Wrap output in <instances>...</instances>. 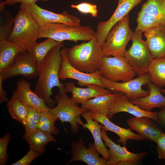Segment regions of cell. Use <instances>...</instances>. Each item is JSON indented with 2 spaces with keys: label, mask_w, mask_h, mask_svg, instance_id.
<instances>
[{
  "label": "cell",
  "mask_w": 165,
  "mask_h": 165,
  "mask_svg": "<svg viewBox=\"0 0 165 165\" xmlns=\"http://www.w3.org/2000/svg\"><path fill=\"white\" fill-rule=\"evenodd\" d=\"M106 130L102 128L101 136L106 147L108 148L107 165H117L120 162L127 160L139 161L147 154V152L134 153L128 151L125 146H121L112 141L108 136Z\"/></svg>",
  "instance_id": "15"
},
{
  "label": "cell",
  "mask_w": 165,
  "mask_h": 165,
  "mask_svg": "<svg viewBox=\"0 0 165 165\" xmlns=\"http://www.w3.org/2000/svg\"><path fill=\"white\" fill-rule=\"evenodd\" d=\"M38 0H42L45 2H47L49 0H4L0 2V9L1 11L4 10L5 6H12L17 3H20L25 2H36Z\"/></svg>",
  "instance_id": "38"
},
{
  "label": "cell",
  "mask_w": 165,
  "mask_h": 165,
  "mask_svg": "<svg viewBox=\"0 0 165 165\" xmlns=\"http://www.w3.org/2000/svg\"><path fill=\"white\" fill-rule=\"evenodd\" d=\"M20 5L30 13L40 27L55 23L80 25L81 20L79 18L65 11L56 13L40 7L35 2L22 3Z\"/></svg>",
  "instance_id": "11"
},
{
  "label": "cell",
  "mask_w": 165,
  "mask_h": 165,
  "mask_svg": "<svg viewBox=\"0 0 165 165\" xmlns=\"http://www.w3.org/2000/svg\"><path fill=\"white\" fill-rule=\"evenodd\" d=\"M101 79L105 88L112 92L123 93L130 101L146 96L149 94V90H145L142 88V86L147 85L151 82L148 72L121 82L109 81L101 76Z\"/></svg>",
  "instance_id": "10"
},
{
  "label": "cell",
  "mask_w": 165,
  "mask_h": 165,
  "mask_svg": "<svg viewBox=\"0 0 165 165\" xmlns=\"http://www.w3.org/2000/svg\"><path fill=\"white\" fill-rule=\"evenodd\" d=\"M71 147L72 156L68 164L81 161L88 165H107V160L100 157V154L96 149L94 143L89 144V148H87L83 140L80 138L78 141H72Z\"/></svg>",
  "instance_id": "16"
},
{
  "label": "cell",
  "mask_w": 165,
  "mask_h": 165,
  "mask_svg": "<svg viewBox=\"0 0 165 165\" xmlns=\"http://www.w3.org/2000/svg\"><path fill=\"white\" fill-rule=\"evenodd\" d=\"M156 144L158 158L165 160V133L162 132L155 142Z\"/></svg>",
  "instance_id": "37"
},
{
  "label": "cell",
  "mask_w": 165,
  "mask_h": 165,
  "mask_svg": "<svg viewBox=\"0 0 165 165\" xmlns=\"http://www.w3.org/2000/svg\"><path fill=\"white\" fill-rule=\"evenodd\" d=\"M155 122L146 116H134L127 120V123L131 130L135 131L145 139L154 142L163 132Z\"/></svg>",
  "instance_id": "17"
},
{
  "label": "cell",
  "mask_w": 165,
  "mask_h": 165,
  "mask_svg": "<svg viewBox=\"0 0 165 165\" xmlns=\"http://www.w3.org/2000/svg\"><path fill=\"white\" fill-rule=\"evenodd\" d=\"M61 53L62 60L59 75L60 79H75L78 81V85L82 86L94 84L105 87L101 82V76L98 71L91 73L80 71L73 67L69 62L66 55V47L61 49Z\"/></svg>",
  "instance_id": "13"
},
{
  "label": "cell",
  "mask_w": 165,
  "mask_h": 165,
  "mask_svg": "<svg viewBox=\"0 0 165 165\" xmlns=\"http://www.w3.org/2000/svg\"><path fill=\"white\" fill-rule=\"evenodd\" d=\"M86 88L77 87L73 82L64 84V90L66 93H70L72 97L79 104H84L88 100L96 97L110 94L112 92L104 87L91 84Z\"/></svg>",
  "instance_id": "20"
},
{
  "label": "cell",
  "mask_w": 165,
  "mask_h": 165,
  "mask_svg": "<svg viewBox=\"0 0 165 165\" xmlns=\"http://www.w3.org/2000/svg\"><path fill=\"white\" fill-rule=\"evenodd\" d=\"M135 31L142 33L157 25L165 26V0H147L138 14Z\"/></svg>",
  "instance_id": "9"
},
{
  "label": "cell",
  "mask_w": 165,
  "mask_h": 165,
  "mask_svg": "<svg viewBox=\"0 0 165 165\" xmlns=\"http://www.w3.org/2000/svg\"><path fill=\"white\" fill-rule=\"evenodd\" d=\"M121 112H127L137 117H148L161 125L157 112H148L142 110L129 101L123 93L113 101L107 116L110 119L114 114Z\"/></svg>",
  "instance_id": "18"
},
{
  "label": "cell",
  "mask_w": 165,
  "mask_h": 165,
  "mask_svg": "<svg viewBox=\"0 0 165 165\" xmlns=\"http://www.w3.org/2000/svg\"><path fill=\"white\" fill-rule=\"evenodd\" d=\"M63 43L52 49L39 68L38 79L35 92L45 101L46 105L53 107L56 101L51 98L52 90L55 87L64 88L59 77L62 58L61 53Z\"/></svg>",
  "instance_id": "1"
},
{
  "label": "cell",
  "mask_w": 165,
  "mask_h": 165,
  "mask_svg": "<svg viewBox=\"0 0 165 165\" xmlns=\"http://www.w3.org/2000/svg\"><path fill=\"white\" fill-rule=\"evenodd\" d=\"M58 119L50 110L42 112L37 129L52 134L57 135L59 133V130L55 123Z\"/></svg>",
  "instance_id": "31"
},
{
  "label": "cell",
  "mask_w": 165,
  "mask_h": 165,
  "mask_svg": "<svg viewBox=\"0 0 165 165\" xmlns=\"http://www.w3.org/2000/svg\"><path fill=\"white\" fill-rule=\"evenodd\" d=\"M148 72L153 84L160 89L165 87V57L153 59Z\"/></svg>",
  "instance_id": "28"
},
{
  "label": "cell",
  "mask_w": 165,
  "mask_h": 165,
  "mask_svg": "<svg viewBox=\"0 0 165 165\" xmlns=\"http://www.w3.org/2000/svg\"><path fill=\"white\" fill-rule=\"evenodd\" d=\"M144 32L146 42L153 58L165 57V26H154Z\"/></svg>",
  "instance_id": "21"
},
{
  "label": "cell",
  "mask_w": 165,
  "mask_h": 165,
  "mask_svg": "<svg viewBox=\"0 0 165 165\" xmlns=\"http://www.w3.org/2000/svg\"><path fill=\"white\" fill-rule=\"evenodd\" d=\"M41 154L30 149L22 158L11 165H29L36 158L41 155Z\"/></svg>",
  "instance_id": "36"
},
{
  "label": "cell",
  "mask_w": 165,
  "mask_h": 165,
  "mask_svg": "<svg viewBox=\"0 0 165 165\" xmlns=\"http://www.w3.org/2000/svg\"><path fill=\"white\" fill-rule=\"evenodd\" d=\"M7 106L12 118L21 123L24 126L28 114L26 105L13 95L7 101Z\"/></svg>",
  "instance_id": "30"
},
{
  "label": "cell",
  "mask_w": 165,
  "mask_h": 165,
  "mask_svg": "<svg viewBox=\"0 0 165 165\" xmlns=\"http://www.w3.org/2000/svg\"><path fill=\"white\" fill-rule=\"evenodd\" d=\"M92 112L86 111L81 116L86 120V123L82 125L83 128L88 129L91 133L94 141L96 148L103 157L107 160L108 156V150L105 146L101 136L102 124L93 119L91 117Z\"/></svg>",
  "instance_id": "25"
},
{
  "label": "cell",
  "mask_w": 165,
  "mask_h": 165,
  "mask_svg": "<svg viewBox=\"0 0 165 165\" xmlns=\"http://www.w3.org/2000/svg\"><path fill=\"white\" fill-rule=\"evenodd\" d=\"M95 34L96 32L90 26L55 23L40 27L37 38H50L59 42L68 40L77 42L89 41Z\"/></svg>",
  "instance_id": "4"
},
{
  "label": "cell",
  "mask_w": 165,
  "mask_h": 165,
  "mask_svg": "<svg viewBox=\"0 0 165 165\" xmlns=\"http://www.w3.org/2000/svg\"><path fill=\"white\" fill-rule=\"evenodd\" d=\"M122 94L116 92L96 97L82 104L81 107L86 111L98 113L107 116L113 101Z\"/></svg>",
  "instance_id": "24"
},
{
  "label": "cell",
  "mask_w": 165,
  "mask_h": 165,
  "mask_svg": "<svg viewBox=\"0 0 165 165\" xmlns=\"http://www.w3.org/2000/svg\"><path fill=\"white\" fill-rule=\"evenodd\" d=\"M142 34L135 31L133 32L131 45L124 54L128 64L138 76L148 72L153 59L146 41L142 39Z\"/></svg>",
  "instance_id": "7"
},
{
  "label": "cell",
  "mask_w": 165,
  "mask_h": 165,
  "mask_svg": "<svg viewBox=\"0 0 165 165\" xmlns=\"http://www.w3.org/2000/svg\"><path fill=\"white\" fill-rule=\"evenodd\" d=\"M161 90L162 94L165 95V89L162 88L161 89Z\"/></svg>",
  "instance_id": "42"
},
{
  "label": "cell",
  "mask_w": 165,
  "mask_h": 165,
  "mask_svg": "<svg viewBox=\"0 0 165 165\" xmlns=\"http://www.w3.org/2000/svg\"><path fill=\"white\" fill-rule=\"evenodd\" d=\"M3 81L2 79L0 78V103L1 104L8 100L7 93L2 87Z\"/></svg>",
  "instance_id": "40"
},
{
  "label": "cell",
  "mask_w": 165,
  "mask_h": 165,
  "mask_svg": "<svg viewBox=\"0 0 165 165\" xmlns=\"http://www.w3.org/2000/svg\"><path fill=\"white\" fill-rule=\"evenodd\" d=\"M39 67L29 51L19 54L12 64L0 72L3 81L10 77L20 75L28 79L38 77Z\"/></svg>",
  "instance_id": "12"
},
{
  "label": "cell",
  "mask_w": 165,
  "mask_h": 165,
  "mask_svg": "<svg viewBox=\"0 0 165 165\" xmlns=\"http://www.w3.org/2000/svg\"><path fill=\"white\" fill-rule=\"evenodd\" d=\"M138 162L132 160H127L120 162L117 165H135L137 164Z\"/></svg>",
  "instance_id": "41"
},
{
  "label": "cell",
  "mask_w": 165,
  "mask_h": 165,
  "mask_svg": "<svg viewBox=\"0 0 165 165\" xmlns=\"http://www.w3.org/2000/svg\"><path fill=\"white\" fill-rule=\"evenodd\" d=\"M13 94L25 105L35 107L42 112L49 111L51 108L46 105L43 98L32 90L30 83L25 79H21L17 82Z\"/></svg>",
  "instance_id": "19"
},
{
  "label": "cell",
  "mask_w": 165,
  "mask_h": 165,
  "mask_svg": "<svg viewBox=\"0 0 165 165\" xmlns=\"http://www.w3.org/2000/svg\"><path fill=\"white\" fill-rule=\"evenodd\" d=\"M20 8L7 40L24 51H29L37 42L40 27L28 11L20 5Z\"/></svg>",
  "instance_id": "3"
},
{
  "label": "cell",
  "mask_w": 165,
  "mask_h": 165,
  "mask_svg": "<svg viewBox=\"0 0 165 165\" xmlns=\"http://www.w3.org/2000/svg\"><path fill=\"white\" fill-rule=\"evenodd\" d=\"M11 138L9 134H7L0 138V165L7 164L8 159L7 149L9 143Z\"/></svg>",
  "instance_id": "34"
},
{
  "label": "cell",
  "mask_w": 165,
  "mask_h": 165,
  "mask_svg": "<svg viewBox=\"0 0 165 165\" xmlns=\"http://www.w3.org/2000/svg\"><path fill=\"white\" fill-rule=\"evenodd\" d=\"M26 105L28 109V114L24 127L25 132H29L37 129L42 112L35 107Z\"/></svg>",
  "instance_id": "32"
},
{
  "label": "cell",
  "mask_w": 165,
  "mask_h": 165,
  "mask_svg": "<svg viewBox=\"0 0 165 165\" xmlns=\"http://www.w3.org/2000/svg\"><path fill=\"white\" fill-rule=\"evenodd\" d=\"M146 86L149 91L148 95L130 101L142 110L148 112H151L153 108L165 106V97L163 95L161 89L151 82Z\"/></svg>",
  "instance_id": "23"
},
{
  "label": "cell",
  "mask_w": 165,
  "mask_h": 165,
  "mask_svg": "<svg viewBox=\"0 0 165 165\" xmlns=\"http://www.w3.org/2000/svg\"><path fill=\"white\" fill-rule=\"evenodd\" d=\"M62 43L63 42H57L52 38H48L42 42H37L29 51L39 68L49 52L53 48Z\"/></svg>",
  "instance_id": "29"
},
{
  "label": "cell",
  "mask_w": 165,
  "mask_h": 165,
  "mask_svg": "<svg viewBox=\"0 0 165 165\" xmlns=\"http://www.w3.org/2000/svg\"><path fill=\"white\" fill-rule=\"evenodd\" d=\"M92 118L102 124V128L106 131H111L119 137L117 142L126 146L129 140L141 141L145 140L139 134L134 133L130 128L126 129L119 127L111 122L106 115L97 112L92 113Z\"/></svg>",
  "instance_id": "22"
},
{
  "label": "cell",
  "mask_w": 165,
  "mask_h": 165,
  "mask_svg": "<svg viewBox=\"0 0 165 165\" xmlns=\"http://www.w3.org/2000/svg\"><path fill=\"white\" fill-rule=\"evenodd\" d=\"M57 105L51 108L50 111L54 114L62 123L68 122L71 125L72 133L75 134L78 132L79 125L82 126L83 123L80 115L86 111L79 106V104L72 97L68 96L62 89H58V94L54 97Z\"/></svg>",
  "instance_id": "6"
},
{
  "label": "cell",
  "mask_w": 165,
  "mask_h": 165,
  "mask_svg": "<svg viewBox=\"0 0 165 165\" xmlns=\"http://www.w3.org/2000/svg\"><path fill=\"white\" fill-rule=\"evenodd\" d=\"M98 71L102 77L114 82H126L136 75L124 56H104Z\"/></svg>",
  "instance_id": "8"
},
{
  "label": "cell",
  "mask_w": 165,
  "mask_h": 165,
  "mask_svg": "<svg viewBox=\"0 0 165 165\" xmlns=\"http://www.w3.org/2000/svg\"><path fill=\"white\" fill-rule=\"evenodd\" d=\"M143 0H118L117 6L111 16L106 21L99 22L96 35L102 46L108 32L117 22L127 15L130 11Z\"/></svg>",
  "instance_id": "14"
},
{
  "label": "cell",
  "mask_w": 165,
  "mask_h": 165,
  "mask_svg": "<svg viewBox=\"0 0 165 165\" xmlns=\"http://www.w3.org/2000/svg\"><path fill=\"white\" fill-rule=\"evenodd\" d=\"M160 108V111L157 112L158 117L161 125L165 127V106Z\"/></svg>",
  "instance_id": "39"
},
{
  "label": "cell",
  "mask_w": 165,
  "mask_h": 165,
  "mask_svg": "<svg viewBox=\"0 0 165 165\" xmlns=\"http://www.w3.org/2000/svg\"><path fill=\"white\" fill-rule=\"evenodd\" d=\"M133 34L129 27L127 15L115 24L108 32L101 47L104 56H124L126 46L131 40Z\"/></svg>",
  "instance_id": "5"
},
{
  "label": "cell",
  "mask_w": 165,
  "mask_h": 165,
  "mask_svg": "<svg viewBox=\"0 0 165 165\" xmlns=\"http://www.w3.org/2000/svg\"><path fill=\"white\" fill-rule=\"evenodd\" d=\"M71 7L77 9L82 13L90 14L93 17L97 16L98 10L97 6L95 4L84 2L77 5L72 4Z\"/></svg>",
  "instance_id": "33"
},
{
  "label": "cell",
  "mask_w": 165,
  "mask_h": 165,
  "mask_svg": "<svg viewBox=\"0 0 165 165\" xmlns=\"http://www.w3.org/2000/svg\"><path fill=\"white\" fill-rule=\"evenodd\" d=\"M2 0H0V2L2 1Z\"/></svg>",
  "instance_id": "43"
},
{
  "label": "cell",
  "mask_w": 165,
  "mask_h": 165,
  "mask_svg": "<svg viewBox=\"0 0 165 165\" xmlns=\"http://www.w3.org/2000/svg\"><path fill=\"white\" fill-rule=\"evenodd\" d=\"M28 144L30 148L42 154L45 151V146L51 141L56 142L52 134L38 129L32 131L25 132L23 137Z\"/></svg>",
  "instance_id": "26"
},
{
  "label": "cell",
  "mask_w": 165,
  "mask_h": 165,
  "mask_svg": "<svg viewBox=\"0 0 165 165\" xmlns=\"http://www.w3.org/2000/svg\"><path fill=\"white\" fill-rule=\"evenodd\" d=\"M102 46L95 34L87 42L66 48L67 57L75 68L85 73H93L99 70L104 56Z\"/></svg>",
  "instance_id": "2"
},
{
  "label": "cell",
  "mask_w": 165,
  "mask_h": 165,
  "mask_svg": "<svg viewBox=\"0 0 165 165\" xmlns=\"http://www.w3.org/2000/svg\"><path fill=\"white\" fill-rule=\"evenodd\" d=\"M14 24V18L8 16L0 26V40H7L12 30Z\"/></svg>",
  "instance_id": "35"
},
{
  "label": "cell",
  "mask_w": 165,
  "mask_h": 165,
  "mask_svg": "<svg viewBox=\"0 0 165 165\" xmlns=\"http://www.w3.org/2000/svg\"><path fill=\"white\" fill-rule=\"evenodd\" d=\"M24 52L7 40H0V72L11 66L16 57Z\"/></svg>",
  "instance_id": "27"
}]
</instances>
